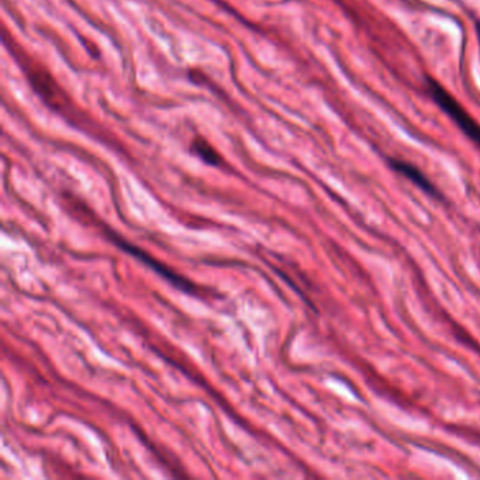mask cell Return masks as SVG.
Segmentation results:
<instances>
[{
	"mask_svg": "<svg viewBox=\"0 0 480 480\" xmlns=\"http://www.w3.org/2000/svg\"><path fill=\"white\" fill-rule=\"evenodd\" d=\"M389 163L393 171L407 178L408 181H411L418 188L423 189L424 191H427L428 195L438 196V191H436L433 182L413 163H408L402 160H395V158H390Z\"/></svg>",
	"mask_w": 480,
	"mask_h": 480,
	"instance_id": "cell-2",
	"label": "cell"
},
{
	"mask_svg": "<svg viewBox=\"0 0 480 480\" xmlns=\"http://www.w3.org/2000/svg\"><path fill=\"white\" fill-rule=\"evenodd\" d=\"M427 91L441 111L446 112L456 122L461 132L480 148L479 122L465 111L462 104L441 85L440 82H436L434 78H427Z\"/></svg>",
	"mask_w": 480,
	"mask_h": 480,
	"instance_id": "cell-1",
	"label": "cell"
},
{
	"mask_svg": "<svg viewBox=\"0 0 480 480\" xmlns=\"http://www.w3.org/2000/svg\"><path fill=\"white\" fill-rule=\"evenodd\" d=\"M476 35H477V43H479V48H480V22H476Z\"/></svg>",
	"mask_w": 480,
	"mask_h": 480,
	"instance_id": "cell-4",
	"label": "cell"
},
{
	"mask_svg": "<svg viewBox=\"0 0 480 480\" xmlns=\"http://www.w3.org/2000/svg\"><path fill=\"white\" fill-rule=\"evenodd\" d=\"M191 151L201 158L204 162L209 163V165H220L221 157L211 144L204 139H195V142H191Z\"/></svg>",
	"mask_w": 480,
	"mask_h": 480,
	"instance_id": "cell-3",
	"label": "cell"
}]
</instances>
